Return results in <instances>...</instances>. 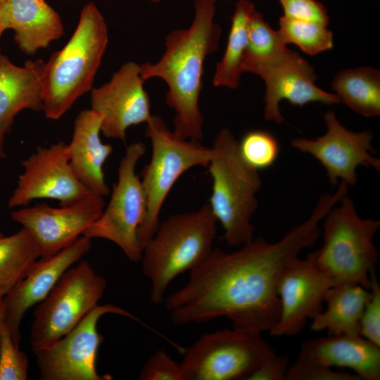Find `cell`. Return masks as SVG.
<instances>
[{"mask_svg": "<svg viewBox=\"0 0 380 380\" xmlns=\"http://www.w3.org/2000/svg\"><path fill=\"white\" fill-rule=\"evenodd\" d=\"M345 194L338 187L334 194L320 196L310 216L275 243L258 237L233 252L213 249L189 272L187 283L166 298L172 322H204L224 317L235 329L270 331L280 315L277 283L282 270L316 243L319 222Z\"/></svg>", "mask_w": 380, "mask_h": 380, "instance_id": "1", "label": "cell"}, {"mask_svg": "<svg viewBox=\"0 0 380 380\" xmlns=\"http://www.w3.org/2000/svg\"><path fill=\"white\" fill-rule=\"evenodd\" d=\"M217 0H195L194 15L186 29L171 31L165 38V51L154 63L141 65L146 81L163 80L167 87V105L175 112V135L183 139L201 141L204 119L199 108L204 62L218 49L221 29L215 22Z\"/></svg>", "mask_w": 380, "mask_h": 380, "instance_id": "2", "label": "cell"}, {"mask_svg": "<svg viewBox=\"0 0 380 380\" xmlns=\"http://www.w3.org/2000/svg\"><path fill=\"white\" fill-rule=\"evenodd\" d=\"M108 43L106 20L96 5L89 2L69 41L45 63L42 111L46 118L59 119L91 90Z\"/></svg>", "mask_w": 380, "mask_h": 380, "instance_id": "3", "label": "cell"}, {"mask_svg": "<svg viewBox=\"0 0 380 380\" xmlns=\"http://www.w3.org/2000/svg\"><path fill=\"white\" fill-rule=\"evenodd\" d=\"M217 220L208 203L198 210L170 215L160 223L142 251V271L151 283V300H164L170 284L198 267L213 251Z\"/></svg>", "mask_w": 380, "mask_h": 380, "instance_id": "4", "label": "cell"}, {"mask_svg": "<svg viewBox=\"0 0 380 380\" xmlns=\"http://www.w3.org/2000/svg\"><path fill=\"white\" fill-rule=\"evenodd\" d=\"M208 165L212 179L210 208L224 230V239L236 247L253 239L252 216L258 207L256 193L262 186L257 171L241 158L238 141L228 128L213 140Z\"/></svg>", "mask_w": 380, "mask_h": 380, "instance_id": "5", "label": "cell"}, {"mask_svg": "<svg viewBox=\"0 0 380 380\" xmlns=\"http://www.w3.org/2000/svg\"><path fill=\"white\" fill-rule=\"evenodd\" d=\"M145 134L151 143L152 153L140 175L146 203L144 218L138 230L142 251L160 224L161 209L175 182L194 167H207L211 156L210 147L200 141L179 138L158 115H152Z\"/></svg>", "mask_w": 380, "mask_h": 380, "instance_id": "6", "label": "cell"}, {"mask_svg": "<svg viewBox=\"0 0 380 380\" xmlns=\"http://www.w3.org/2000/svg\"><path fill=\"white\" fill-rule=\"evenodd\" d=\"M339 203L325 216L317 265L337 283L353 282L369 289L370 273L379 256L373 239L380 220L361 218L348 195Z\"/></svg>", "mask_w": 380, "mask_h": 380, "instance_id": "7", "label": "cell"}, {"mask_svg": "<svg viewBox=\"0 0 380 380\" xmlns=\"http://www.w3.org/2000/svg\"><path fill=\"white\" fill-rule=\"evenodd\" d=\"M106 284L87 260L68 268L35 308L30 330L33 352L51 346L74 328L98 305Z\"/></svg>", "mask_w": 380, "mask_h": 380, "instance_id": "8", "label": "cell"}, {"mask_svg": "<svg viewBox=\"0 0 380 380\" xmlns=\"http://www.w3.org/2000/svg\"><path fill=\"white\" fill-rule=\"evenodd\" d=\"M273 351L261 334L233 327L205 334L184 351V380H246Z\"/></svg>", "mask_w": 380, "mask_h": 380, "instance_id": "9", "label": "cell"}, {"mask_svg": "<svg viewBox=\"0 0 380 380\" xmlns=\"http://www.w3.org/2000/svg\"><path fill=\"white\" fill-rule=\"evenodd\" d=\"M145 152L146 146L141 141L127 146L108 205L82 234L90 239H103L114 243L132 262L139 261L142 256L138 230L144 218L146 203L136 166Z\"/></svg>", "mask_w": 380, "mask_h": 380, "instance_id": "10", "label": "cell"}, {"mask_svg": "<svg viewBox=\"0 0 380 380\" xmlns=\"http://www.w3.org/2000/svg\"><path fill=\"white\" fill-rule=\"evenodd\" d=\"M117 314L136 320L139 318L113 304L97 305L68 333L51 346L34 352L41 380H110L96 369L98 349L104 338L97 331L99 319Z\"/></svg>", "mask_w": 380, "mask_h": 380, "instance_id": "11", "label": "cell"}, {"mask_svg": "<svg viewBox=\"0 0 380 380\" xmlns=\"http://www.w3.org/2000/svg\"><path fill=\"white\" fill-rule=\"evenodd\" d=\"M21 165L23 171L8 198L9 208L26 206L38 198L56 199L60 205H67L92 194L72 171L63 141L39 146Z\"/></svg>", "mask_w": 380, "mask_h": 380, "instance_id": "12", "label": "cell"}, {"mask_svg": "<svg viewBox=\"0 0 380 380\" xmlns=\"http://www.w3.org/2000/svg\"><path fill=\"white\" fill-rule=\"evenodd\" d=\"M317 254L316 250L305 259L297 257L282 270L277 283L280 315L270 335L297 334L323 310L327 291L337 282L319 267Z\"/></svg>", "mask_w": 380, "mask_h": 380, "instance_id": "13", "label": "cell"}, {"mask_svg": "<svg viewBox=\"0 0 380 380\" xmlns=\"http://www.w3.org/2000/svg\"><path fill=\"white\" fill-rule=\"evenodd\" d=\"M324 119L327 128L324 134L314 139L297 138L291 145L315 158L326 170L331 186L338 185V179L348 186H355L357 168L360 165L380 171V160L373 156L376 151L371 144V131L348 130L332 111L327 112Z\"/></svg>", "mask_w": 380, "mask_h": 380, "instance_id": "14", "label": "cell"}, {"mask_svg": "<svg viewBox=\"0 0 380 380\" xmlns=\"http://www.w3.org/2000/svg\"><path fill=\"white\" fill-rule=\"evenodd\" d=\"M103 196L91 194L67 205L36 203L11 213V219L25 228L37 246L39 258L54 255L72 244L102 214Z\"/></svg>", "mask_w": 380, "mask_h": 380, "instance_id": "15", "label": "cell"}, {"mask_svg": "<svg viewBox=\"0 0 380 380\" xmlns=\"http://www.w3.org/2000/svg\"><path fill=\"white\" fill-rule=\"evenodd\" d=\"M144 82L141 65L129 61L108 82L91 89V110L101 118V132L106 137L125 141L129 127L149 121L151 103Z\"/></svg>", "mask_w": 380, "mask_h": 380, "instance_id": "16", "label": "cell"}, {"mask_svg": "<svg viewBox=\"0 0 380 380\" xmlns=\"http://www.w3.org/2000/svg\"><path fill=\"white\" fill-rule=\"evenodd\" d=\"M91 239L82 235L72 244L58 253L41 257L26 276L3 298L5 324L15 344L19 347L20 327L25 312L42 301L62 274L90 250Z\"/></svg>", "mask_w": 380, "mask_h": 380, "instance_id": "17", "label": "cell"}, {"mask_svg": "<svg viewBox=\"0 0 380 380\" xmlns=\"http://www.w3.org/2000/svg\"><path fill=\"white\" fill-rule=\"evenodd\" d=\"M257 75L266 87L264 113L267 120L278 124L284 121L279 108L282 100L298 106L310 102L325 105L341 103L336 94L327 92L315 84L317 77L313 67L292 50L279 61L261 69Z\"/></svg>", "mask_w": 380, "mask_h": 380, "instance_id": "18", "label": "cell"}, {"mask_svg": "<svg viewBox=\"0 0 380 380\" xmlns=\"http://www.w3.org/2000/svg\"><path fill=\"white\" fill-rule=\"evenodd\" d=\"M45 62L27 61L17 66L0 51V158H6L5 138L20 111L43 110Z\"/></svg>", "mask_w": 380, "mask_h": 380, "instance_id": "19", "label": "cell"}, {"mask_svg": "<svg viewBox=\"0 0 380 380\" xmlns=\"http://www.w3.org/2000/svg\"><path fill=\"white\" fill-rule=\"evenodd\" d=\"M101 118L91 109L80 111L75 120L72 137L67 148L69 163L77 178L91 193L103 197L108 196L110 190L103 167L113 148L101 141Z\"/></svg>", "mask_w": 380, "mask_h": 380, "instance_id": "20", "label": "cell"}, {"mask_svg": "<svg viewBox=\"0 0 380 380\" xmlns=\"http://www.w3.org/2000/svg\"><path fill=\"white\" fill-rule=\"evenodd\" d=\"M299 357L352 369L361 380L380 379V346L360 334H334L303 342Z\"/></svg>", "mask_w": 380, "mask_h": 380, "instance_id": "21", "label": "cell"}, {"mask_svg": "<svg viewBox=\"0 0 380 380\" xmlns=\"http://www.w3.org/2000/svg\"><path fill=\"white\" fill-rule=\"evenodd\" d=\"M0 22L14 31L19 49L34 55L63 34L59 14L45 0H6L0 4Z\"/></svg>", "mask_w": 380, "mask_h": 380, "instance_id": "22", "label": "cell"}, {"mask_svg": "<svg viewBox=\"0 0 380 380\" xmlns=\"http://www.w3.org/2000/svg\"><path fill=\"white\" fill-rule=\"evenodd\" d=\"M369 295V289L356 283L334 284L325 295L326 309L312 319L311 329L326 330L328 335L360 334V321Z\"/></svg>", "mask_w": 380, "mask_h": 380, "instance_id": "23", "label": "cell"}, {"mask_svg": "<svg viewBox=\"0 0 380 380\" xmlns=\"http://www.w3.org/2000/svg\"><path fill=\"white\" fill-rule=\"evenodd\" d=\"M332 89L341 102L358 114L371 118L380 115V72L369 66L340 71Z\"/></svg>", "mask_w": 380, "mask_h": 380, "instance_id": "24", "label": "cell"}, {"mask_svg": "<svg viewBox=\"0 0 380 380\" xmlns=\"http://www.w3.org/2000/svg\"><path fill=\"white\" fill-rule=\"evenodd\" d=\"M254 4L248 0H238L232 16L225 51L217 63L213 84L217 87L236 89L243 71L248 44V23Z\"/></svg>", "mask_w": 380, "mask_h": 380, "instance_id": "25", "label": "cell"}, {"mask_svg": "<svg viewBox=\"0 0 380 380\" xmlns=\"http://www.w3.org/2000/svg\"><path fill=\"white\" fill-rule=\"evenodd\" d=\"M39 258L36 242L25 228L11 236H0V298L26 276Z\"/></svg>", "mask_w": 380, "mask_h": 380, "instance_id": "26", "label": "cell"}, {"mask_svg": "<svg viewBox=\"0 0 380 380\" xmlns=\"http://www.w3.org/2000/svg\"><path fill=\"white\" fill-rule=\"evenodd\" d=\"M290 49L279 30H273L253 8L248 23V44L243 71L257 75L263 68L284 58Z\"/></svg>", "mask_w": 380, "mask_h": 380, "instance_id": "27", "label": "cell"}, {"mask_svg": "<svg viewBox=\"0 0 380 380\" xmlns=\"http://www.w3.org/2000/svg\"><path fill=\"white\" fill-rule=\"evenodd\" d=\"M279 31L286 44H293L308 55L315 56L334 46L332 32L319 23L283 15L279 18Z\"/></svg>", "mask_w": 380, "mask_h": 380, "instance_id": "28", "label": "cell"}, {"mask_svg": "<svg viewBox=\"0 0 380 380\" xmlns=\"http://www.w3.org/2000/svg\"><path fill=\"white\" fill-rule=\"evenodd\" d=\"M239 153L252 168L259 171L270 167L279 153V144L270 132L254 129L246 132L238 141Z\"/></svg>", "mask_w": 380, "mask_h": 380, "instance_id": "29", "label": "cell"}, {"mask_svg": "<svg viewBox=\"0 0 380 380\" xmlns=\"http://www.w3.org/2000/svg\"><path fill=\"white\" fill-rule=\"evenodd\" d=\"M29 361L18 347L4 325L0 348V380H26Z\"/></svg>", "mask_w": 380, "mask_h": 380, "instance_id": "30", "label": "cell"}, {"mask_svg": "<svg viewBox=\"0 0 380 380\" xmlns=\"http://www.w3.org/2000/svg\"><path fill=\"white\" fill-rule=\"evenodd\" d=\"M369 298L360 321V335L380 346V286L376 270L370 273Z\"/></svg>", "mask_w": 380, "mask_h": 380, "instance_id": "31", "label": "cell"}, {"mask_svg": "<svg viewBox=\"0 0 380 380\" xmlns=\"http://www.w3.org/2000/svg\"><path fill=\"white\" fill-rule=\"evenodd\" d=\"M284 380H361L355 374L337 372L331 367L298 357L289 366Z\"/></svg>", "mask_w": 380, "mask_h": 380, "instance_id": "32", "label": "cell"}, {"mask_svg": "<svg viewBox=\"0 0 380 380\" xmlns=\"http://www.w3.org/2000/svg\"><path fill=\"white\" fill-rule=\"evenodd\" d=\"M139 380H184L181 362L158 350L146 360L138 376Z\"/></svg>", "mask_w": 380, "mask_h": 380, "instance_id": "33", "label": "cell"}, {"mask_svg": "<svg viewBox=\"0 0 380 380\" xmlns=\"http://www.w3.org/2000/svg\"><path fill=\"white\" fill-rule=\"evenodd\" d=\"M284 16L327 25L329 15L324 6L316 0H279Z\"/></svg>", "mask_w": 380, "mask_h": 380, "instance_id": "34", "label": "cell"}, {"mask_svg": "<svg viewBox=\"0 0 380 380\" xmlns=\"http://www.w3.org/2000/svg\"><path fill=\"white\" fill-rule=\"evenodd\" d=\"M289 367V357L273 351L251 373L246 380H284Z\"/></svg>", "mask_w": 380, "mask_h": 380, "instance_id": "35", "label": "cell"}, {"mask_svg": "<svg viewBox=\"0 0 380 380\" xmlns=\"http://www.w3.org/2000/svg\"><path fill=\"white\" fill-rule=\"evenodd\" d=\"M5 325V306L3 298H0V348Z\"/></svg>", "mask_w": 380, "mask_h": 380, "instance_id": "36", "label": "cell"}, {"mask_svg": "<svg viewBox=\"0 0 380 380\" xmlns=\"http://www.w3.org/2000/svg\"><path fill=\"white\" fill-rule=\"evenodd\" d=\"M149 1L153 2V3H160V1L163 0H148Z\"/></svg>", "mask_w": 380, "mask_h": 380, "instance_id": "37", "label": "cell"}, {"mask_svg": "<svg viewBox=\"0 0 380 380\" xmlns=\"http://www.w3.org/2000/svg\"><path fill=\"white\" fill-rule=\"evenodd\" d=\"M4 31V30L3 27H2L1 24V22H0V37H1V34H2V32H3Z\"/></svg>", "mask_w": 380, "mask_h": 380, "instance_id": "38", "label": "cell"}, {"mask_svg": "<svg viewBox=\"0 0 380 380\" xmlns=\"http://www.w3.org/2000/svg\"><path fill=\"white\" fill-rule=\"evenodd\" d=\"M6 1V0H0V4H1V3H3L4 1Z\"/></svg>", "mask_w": 380, "mask_h": 380, "instance_id": "39", "label": "cell"}, {"mask_svg": "<svg viewBox=\"0 0 380 380\" xmlns=\"http://www.w3.org/2000/svg\"><path fill=\"white\" fill-rule=\"evenodd\" d=\"M3 236V234L1 233V230H0V236Z\"/></svg>", "mask_w": 380, "mask_h": 380, "instance_id": "40", "label": "cell"}]
</instances>
